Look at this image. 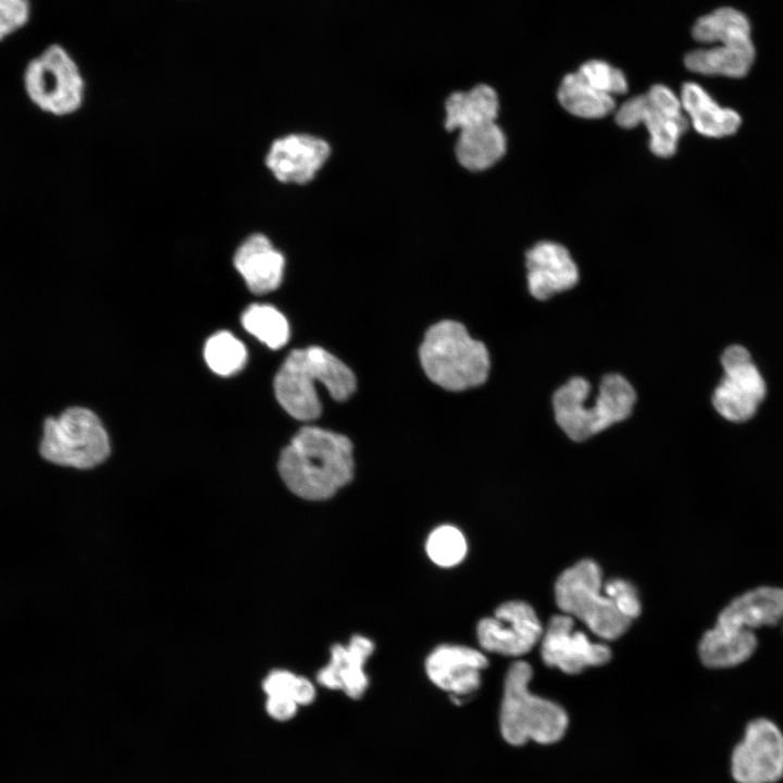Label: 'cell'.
Here are the masks:
<instances>
[{
    "label": "cell",
    "mask_w": 783,
    "mask_h": 783,
    "mask_svg": "<svg viewBox=\"0 0 783 783\" xmlns=\"http://www.w3.org/2000/svg\"><path fill=\"white\" fill-rule=\"evenodd\" d=\"M278 472L295 495L307 500L331 498L352 478V444L341 434L304 426L281 452Z\"/></svg>",
    "instance_id": "obj_1"
},
{
    "label": "cell",
    "mask_w": 783,
    "mask_h": 783,
    "mask_svg": "<svg viewBox=\"0 0 783 783\" xmlns=\"http://www.w3.org/2000/svg\"><path fill=\"white\" fill-rule=\"evenodd\" d=\"M735 783H780L783 780V730L772 719L749 720L730 755Z\"/></svg>",
    "instance_id": "obj_10"
},
{
    "label": "cell",
    "mask_w": 783,
    "mask_h": 783,
    "mask_svg": "<svg viewBox=\"0 0 783 783\" xmlns=\"http://www.w3.org/2000/svg\"><path fill=\"white\" fill-rule=\"evenodd\" d=\"M430 559L439 567H453L460 563L467 554V542L460 530L452 525H442L432 531L426 540Z\"/></svg>",
    "instance_id": "obj_28"
},
{
    "label": "cell",
    "mask_w": 783,
    "mask_h": 783,
    "mask_svg": "<svg viewBox=\"0 0 783 783\" xmlns=\"http://www.w3.org/2000/svg\"><path fill=\"white\" fill-rule=\"evenodd\" d=\"M420 360L428 378L448 390L478 386L489 372L486 347L456 321H440L427 330Z\"/></svg>",
    "instance_id": "obj_5"
},
{
    "label": "cell",
    "mask_w": 783,
    "mask_h": 783,
    "mask_svg": "<svg viewBox=\"0 0 783 783\" xmlns=\"http://www.w3.org/2000/svg\"><path fill=\"white\" fill-rule=\"evenodd\" d=\"M607 594L616 601L619 610L631 621L641 612V602L635 587L625 580L613 579L604 585Z\"/></svg>",
    "instance_id": "obj_32"
},
{
    "label": "cell",
    "mask_w": 783,
    "mask_h": 783,
    "mask_svg": "<svg viewBox=\"0 0 783 783\" xmlns=\"http://www.w3.org/2000/svg\"><path fill=\"white\" fill-rule=\"evenodd\" d=\"M721 361L724 376L713 393L712 403L726 420L746 421L765 398V381L749 352L742 346L725 349Z\"/></svg>",
    "instance_id": "obj_11"
},
{
    "label": "cell",
    "mask_w": 783,
    "mask_h": 783,
    "mask_svg": "<svg viewBox=\"0 0 783 783\" xmlns=\"http://www.w3.org/2000/svg\"><path fill=\"white\" fill-rule=\"evenodd\" d=\"M577 72L589 84L612 97L624 94L627 90V82L624 74L605 61H587L580 66Z\"/></svg>",
    "instance_id": "obj_30"
},
{
    "label": "cell",
    "mask_w": 783,
    "mask_h": 783,
    "mask_svg": "<svg viewBox=\"0 0 783 783\" xmlns=\"http://www.w3.org/2000/svg\"><path fill=\"white\" fill-rule=\"evenodd\" d=\"M297 708L298 705L295 700L284 696H268L265 704L268 714L277 721L291 719Z\"/></svg>",
    "instance_id": "obj_33"
},
{
    "label": "cell",
    "mask_w": 783,
    "mask_h": 783,
    "mask_svg": "<svg viewBox=\"0 0 783 783\" xmlns=\"http://www.w3.org/2000/svg\"><path fill=\"white\" fill-rule=\"evenodd\" d=\"M783 620V587L758 586L733 598L718 614L719 623L756 631Z\"/></svg>",
    "instance_id": "obj_19"
},
{
    "label": "cell",
    "mask_w": 783,
    "mask_h": 783,
    "mask_svg": "<svg viewBox=\"0 0 783 783\" xmlns=\"http://www.w3.org/2000/svg\"><path fill=\"white\" fill-rule=\"evenodd\" d=\"M455 151L463 167L483 171L505 154L506 137L496 122L471 126L459 130Z\"/></svg>",
    "instance_id": "obj_23"
},
{
    "label": "cell",
    "mask_w": 783,
    "mask_h": 783,
    "mask_svg": "<svg viewBox=\"0 0 783 783\" xmlns=\"http://www.w3.org/2000/svg\"><path fill=\"white\" fill-rule=\"evenodd\" d=\"M499 101L496 91L487 85H477L468 91L451 94L446 100L445 127L448 130L496 122Z\"/></svg>",
    "instance_id": "obj_24"
},
{
    "label": "cell",
    "mask_w": 783,
    "mask_h": 783,
    "mask_svg": "<svg viewBox=\"0 0 783 783\" xmlns=\"http://www.w3.org/2000/svg\"><path fill=\"white\" fill-rule=\"evenodd\" d=\"M30 16V0H0V42L24 28Z\"/></svg>",
    "instance_id": "obj_31"
},
{
    "label": "cell",
    "mask_w": 783,
    "mask_h": 783,
    "mask_svg": "<svg viewBox=\"0 0 783 783\" xmlns=\"http://www.w3.org/2000/svg\"><path fill=\"white\" fill-rule=\"evenodd\" d=\"M330 156L328 144L315 136L290 134L274 140L265 165L282 183L307 184Z\"/></svg>",
    "instance_id": "obj_14"
},
{
    "label": "cell",
    "mask_w": 783,
    "mask_h": 783,
    "mask_svg": "<svg viewBox=\"0 0 783 783\" xmlns=\"http://www.w3.org/2000/svg\"><path fill=\"white\" fill-rule=\"evenodd\" d=\"M555 595L566 614L579 618L601 638H618L631 623L605 591L600 569L593 560H581L563 571L556 582Z\"/></svg>",
    "instance_id": "obj_6"
},
{
    "label": "cell",
    "mask_w": 783,
    "mask_h": 783,
    "mask_svg": "<svg viewBox=\"0 0 783 783\" xmlns=\"http://www.w3.org/2000/svg\"><path fill=\"white\" fill-rule=\"evenodd\" d=\"M25 92L40 111L55 116L76 112L85 97V80L72 54L50 44L30 59L23 74Z\"/></svg>",
    "instance_id": "obj_8"
},
{
    "label": "cell",
    "mask_w": 783,
    "mask_h": 783,
    "mask_svg": "<svg viewBox=\"0 0 783 783\" xmlns=\"http://www.w3.org/2000/svg\"><path fill=\"white\" fill-rule=\"evenodd\" d=\"M316 384L323 385L335 400H345L356 389L352 371L321 347L293 350L274 378L278 403L300 421L316 419L321 402Z\"/></svg>",
    "instance_id": "obj_2"
},
{
    "label": "cell",
    "mask_w": 783,
    "mask_h": 783,
    "mask_svg": "<svg viewBox=\"0 0 783 783\" xmlns=\"http://www.w3.org/2000/svg\"><path fill=\"white\" fill-rule=\"evenodd\" d=\"M680 101L694 128L701 135L720 138L734 134L741 125V116L732 109L719 105L696 83H685Z\"/></svg>",
    "instance_id": "obj_22"
},
{
    "label": "cell",
    "mask_w": 783,
    "mask_h": 783,
    "mask_svg": "<svg viewBox=\"0 0 783 783\" xmlns=\"http://www.w3.org/2000/svg\"><path fill=\"white\" fill-rule=\"evenodd\" d=\"M233 262L253 294L271 293L282 283L285 258L263 234L249 235L237 247Z\"/></svg>",
    "instance_id": "obj_18"
},
{
    "label": "cell",
    "mask_w": 783,
    "mask_h": 783,
    "mask_svg": "<svg viewBox=\"0 0 783 783\" xmlns=\"http://www.w3.org/2000/svg\"><path fill=\"white\" fill-rule=\"evenodd\" d=\"M39 451L54 464L89 469L108 458L110 442L101 421L91 410L72 407L45 421Z\"/></svg>",
    "instance_id": "obj_7"
},
{
    "label": "cell",
    "mask_w": 783,
    "mask_h": 783,
    "mask_svg": "<svg viewBox=\"0 0 783 783\" xmlns=\"http://www.w3.org/2000/svg\"><path fill=\"white\" fill-rule=\"evenodd\" d=\"M481 647L504 656L529 652L543 636L534 609L524 601L501 604L493 617L482 619L476 627Z\"/></svg>",
    "instance_id": "obj_12"
},
{
    "label": "cell",
    "mask_w": 783,
    "mask_h": 783,
    "mask_svg": "<svg viewBox=\"0 0 783 783\" xmlns=\"http://www.w3.org/2000/svg\"><path fill=\"white\" fill-rule=\"evenodd\" d=\"M266 696L289 697L297 705H309L315 698V688L311 681L287 670H274L263 681Z\"/></svg>",
    "instance_id": "obj_29"
},
{
    "label": "cell",
    "mask_w": 783,
    "mask_h": 783,
    "mask_svg": "<svg viewBox=\"0 0 783 783\" xmlns=\"http://www.w3.org/2000/svg\"><path fill=\"white\" fill-rule=\"evenodd\" d=\"M624 128L644 124L649 133V148L658 157L674 154L679 139L687 128L680 98L667 86L655 85L647 92L625 101L616 113Z\"/></svg>",
    "instance_id": "obj_9"
},
{
    "label": "cell",
    "mask_w": 783,
    "mask_h": 783,
    "mask_svg": "<svg viewBox=\"0 0 783 783\" xmlns=\"http://www.w3.org/2000/svg\"><path fill=\"white\" fill-rule=\"evenodd\" d=\"M243 326L272 349L283 347L289 337L286 318L273 306L254 303L241 315Z\"/></svg>",
    "instance_id": "obj_26"
},
{
    "label": "cell",
    "mask_w": 783,
    "mask_h": 783,
    "mask_svg": "<svg viewBox=\"0 0 783 783\" xmlns=\"http://www.w3.org/2000/svg\"><path fill=\"white\" fill-rule=\"evenodd\" d=\"M204 359L216 374L228 376L239 372L247 360L245 345L228 332H219L204 345Z\"/></svg>",
    "instance_id": "obj_27"
},
{
    "label": "cell",
    "mask_w": 783,
    "mask_h": 783,
    "mask_svg": "<svg viewBox=\"0 0 783 783\" xmlns=\"http://www.w3.org/2000/svg\"><path fill=\"white\" fill-rule=\"evenodd\" d=\"M532 668L517 661L509 668L499 711V731L510 746L532 742L542 746L559 743L569 729V716L559 704L533 694L529 688Z\"/></svg>",
    "instance_id": "obj_3"
},
{
    "label": "cell",
    "mask_w": 783,
    "mask_h": 783,
    "mask_svg": "<svg viewBox=\"0 0 783 783\" xmlns=\"http://www.w3.org/2000/svg\"><path fill=\"white\" fill-rule=\"evenodd\" d=\"M488 660L480 650L461 645H440L426 658L428 679L453 697H464L478 689L481 671Z\"/></svg>",
    "instance_id": "obj_15"
},
{
    "label": "cell",
    "mask_w": 783,
    "mask_h": 783,
    "mask_svg": "<svg viewBox=\"0 0 783 783\" xmlns=\"http://www.w3.org/2000/svg\"><path fill=\"white\" fill-rule=\"evenodd\" d=\"M755 58L751 38L724 39L688 52L684 63L694 73L742 78L748 74Z\"/></svg>",
    "instance_id": "obj_20"
},
{
    "label": "cell",
    "mask_w": 783,
    "mask_h": 783,
    "mask_svg": "<svg viewBox=\"0 0 783 783\" xmlns=\"http://www.w3.org/2000/svg\"><path fill=\"white\" fill-rule=\"evenodd\" d=\"M781 623H782V625H783V620H782V622H781Z\"/></svg>",
    "instance_id": "obj_34"
},
{
    "label": "cell",
    "mask_w": 783,
    "mask_h": 783,
    "mask_svg": "<svg viewBox=\"0 0 783 783\" xmlns=\"http://www.w3.org/2000/svg\"><path fill=\"white\" fill-rule=\"evenodd\" d=\"M527 285L533 297L545 300L572 288L579 271L569 251L552 241H540L526 253Z\"/></svg>",
    "instance_id": "obj_16"
},
{
    "label": "cell",
    "mask_w": 783,
    "mask_h": 783,
    "mask_svg": "<svg viewBox=\"0 0 783 783\" xmlns=\"http://www.w3.org/2000/svg\"><path fill=\"white\" fill-rule=\"evenodd\" d=\"M558 99L569 113L583 119L604 117L616 107L612 96L589 84L577 71L563 77Z\"/></svg>",
    "instance_id": "obj_25"
},
{
    "label": "cell",
    "mask_w": 783,
    "mask_h": 783,
    "mask_svg": "<svg viewBox=\"0 0 783 783\" xmlns=\"http://www.w3.org/2000/svg\"><path fill=\"white\" fill-rule=\"evenodd\" d=\"M373 651V642L359 634L353 635L347 645H333L328 663L316 674L319 684L340 689L350 698H360L369 685L364 664Z\"/></svg>",
    "instance_id": "obj_17"
},
{
    "label": "cell",
    "mask_w": 783,
    "mask_h": 783,
    "mask_svg": "<svg viewBox=\"0 0 783 783\" xmlns=\"http://www.w3.org/2000/svg\"><path fill=\"white\" fill-rule=\"evenodd\" d=\"M610 648L592 642L585 633L574 629L569 614L552 616L542 639V658L549 667L568 674H576L586 667L606 663Z\"/></svg>",
    "instance_id": "obj_13"
},
{
    "label": "cell",
    "mask_w": 783,
    "mask_h": 783,
    "mask_svg": "<svg viewBox=\"0 0 783 783\" xmlns=\"http://www.w3.org/2000/svg\"><path fill=\"white\" fill-rule=\"evenodd\" d=\"M757 647L756 632L716 622L701 636L698 654L706 667L725 669L747 661Z\"/></svg>",
    "instance_id": "obj_21"
},
{
    "label": "cell",
    "mask_w": 783,
    "mask_h": 783,
    "mask_svg": "<svg viewBox=\"0 0 783 783\" xmlns=\"http://www.w3.org/2000/svg\"><path fill=\"white\" fill-rule=\"evenodd\" d=\"M591 386L582 377H573L552 397L555 418L563 432L581 442L626 419L636 395L632 385L619 374L604 376L593 405H587Z\"/></svg>",
    "instance_id": "obj_4"
}]
</instances>
